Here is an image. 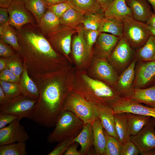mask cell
I'll list each match as a JSON object with an SVG mask.
<instances>
[{
    "mask_svg": "<svg viewBox=\"0 0 155 155\" xmlns=\"http://www.w3.org/2000/svg\"><path fill=\"white\" fill-rule=\"evenodd\" d=\"M20 46L19 52L26 63L43 69L48 61L57 58L58 55L37 24H28L15 29Z\"/></svg>",
    "mask_w": 155,
    "mask_h": 155,
    "instance_id": "6da1fadb",
    "label": "cell"
},
{
    "mask_svg": "<svg viewBox=\"0 0 155 155\" xmlns=\"http://www.w3.org/2000/svg\"><path fill=\"white\" fill-rule=\"evenodd\" d=\"M38 89L39 98L30 119L45 127H55L63 110L66 94L60 83L56 81L41 86Z\"/></svg>",
    "mask_w": 155,
    "mask_h": 155,
    "instance_id": "7a4b0ae2",
    "label": "cell"
},
{
    "mask_svg": "<svg viewBox=\"0 0 155 155\" xmlns=\"http://www.w3.org/2000/svg\"><path fill=\"white\" fill-rule=\"evenodd\" d=\"M84 123L72 112L63 110L59 115L53 132L47 140L50 143L67 139H74L80 133Z\"/></svg>",
    "mask_w": 155,
    "mask_h": 155,
    "instance_id": "3957f363",
    "label": "cell"
},
{
    "mask_svg": "<svg viewBox=\"0 0 155 155\" xmlns=\"http://www.w3.org/2000/svg\"><path fill=\"white\" fill-rule=\"evenodd\" d=\"M82 77L90 91L81 96L96 106L111 107V104L120 96L112 87L104 82L93 79L85 75Z\"/></svg>",
    "mask_w": 155,
    "mask_h": 155,
    "instance_id": "277c9868",
    "label": "cell"
},
{
    "mask_svg": "<svg viewBox=\"0 0 155 155\" xmlns=\"http://www.w3.org/2000/svg\"><path fill=\"white\" fill-rule=\"evenodd\" d=\"M63 110L72 112L84 123L92 124L98 117L97 106L76 93L67 96Z\"/></svg>",
    "mask_w": 155,
    "mask_h": 155,
    "instance_id": "5b68a950",
    "label": "cell"
},
{
    "mask_svg": "<svg viewBox=\"0 0 155 155\" xmlns=\"http://www.w3.org/2000/svg\"><path fill=\"white\" fill-rule=\"evenodd\" d=\"M123 24V37L131 47L136 51L143 46L150 35L146 24L131 17L125 19Z\"/></svg>",
    "mask_w": 155,
    "mask_h": 155,
    "instance_id": "8992f818",
    "label": "cell"
},
{
    "mask_svg": "<svg viewBox=\"0 0 155 155\" xmlns=\"http://www.w3.org/2000/svg\"><path fill=\"white\" fill-rule=\"evenodd\" d=\"M135 50L123 36L108 57L110 62L109 63L119 75L135 58Z\"/></svg>",
    "mask_w": 155,
    "mask_h": 155,
    "instance_id": "52a82bcc",
    "label": "cell"
},
{
    "mask_svg": "<svg viewBox=\"0 0 155 155\" xmlns=\"http://www.w3.org/2000/svg\"><path fill=\"white\" fill-rule=\"evenodd\" d=\"M37 100L24 95H20L0 105V113L12 115L21 119H30Z\"/></svg>",
    "mask_w": 155,
    "mask_h": 155,
    "instance_id": "ba28073f",
    "label": "cell"
},
{
    "mask_svg": "<svg viewBox=\"0 0 155 155\" xmlns=\"http://www.w3.org/2000/svg\"><path fill=\"white\" fill-rule=\"evenodd\" d=\"M7 9L9 24L16 29H20L27 24H36L32 14L26 7L23 0H14Z\"/></svg>",
    "mask_w": 155,
    "mask_h": 155,
    "instance_id": "9c48e42d",
    "label": "cell"
},
{
    "mask_svg": "<svg viewBox=\"0 0 155 155\" xmlns=\"http://www.w3.org/2000/svg\"><path fill=\"white\" fill-rule=\"evenodd\" d=\"M115 113H130L155 118V107L148 106L128 98L119 97L111 105Z\"/></svg>",
    "mask_w": 155,
    "mask_h": 155,
    "instance_id": "30bf717a",
    "label": "cell"
},
{
    "mask_svg": "<svg viewBox=\"0 0 155 155\" xmlns=\"http://www.w3.org/2000/svg\"><path fill=\"white\" fill-rule=\"evenodd\" d=\"M155 86V61H137L133 88H145Z\"/></svg>",
    "mask_w": 155,
    "mask_h": 155,
    "instance_id": "8fae6325",
    "label": "cell"
},
{
    "mask_svg": "<svg viewBox=\"0 0 155 155\" xmlns=\"http://www.w3.org/2000/svg\"><path fill=\"white\" fill-rule=\"evenodd\" d=\"M18 118L9 125L0 129V145L19 142H26L29 138Z\"/></svg>",
    "mask_w": 155,
    "mask_h": 155,
    "instance_id": "7c38bea8",
    "label": "cell"
},
{
    "mask_svg": "<svg viewBox=\"0 0 155 155\" xmlns=\"http://www.w3.org/2000/svg\"><path fill=\"white\" fill-rule=\"evenodd\" d=\"M155 118L151 117L149 122L137 134L130 137L140 153L155 148Z\"/></svg>",
    "mask_w": 155,
    "mask_h": 155,
    "instance_id": "4fadbf2b",
    "label": "cell"
},
{
    "mask_svg": "<svg viewBox=\"0 0 155 155\" xmlns=\"http://www.w3.org/2000/svg\"><path fill=\"white\" fill-rule=\"evenodd\" d=\"M137 62L135 58L129 66L119 75L113 87L120 96H126L133 88Z\"/></svg>",
    "mask_w": 155,
    "mask_h": 155,
    "instance_id": "5bb4252c",
    "label": "cell"
},
{
    "mask_svg": "<svg viewBox=\"0 0 155 155\" xmlns=\"http://www.w3.org/2000/svg\"><path fill=\"white\" fill-rule=\"evenodd\" d=\"M77 32L75 28L63 26L46 37L51 44L57 47L67 56L71 52L72 36Z\"/></svg>",
    "mask_w": 155,
    "mask_h": 155,
    "instance_id": "9a60e30c",
    "label": "cell"
},
{
    "mask_svg": "<svg viewBox=\"0 0 155 155\" xmlns=\"http://www.w3.org/2000/svg\"><path fill=\"white\" fill-rule=\"evenodd\" d=\"M104 14L106 19L122 22L133 17L132 11L127 5L125 0H114L105 10Z\"/></svg>",
    "mask_w": 155,
    "mask_h": 155,
    "instance_id": "2e32d148",
    "label": "cell"
},
{
    "mask_svg": "<svg viewBox=\"0 0 155 155\" xmlns=\"http://www.w3.org/2000/svg\"><path fill=\"white\" fill-rule=\"evenodd\" d=\"M77 34L73 38L72 51L75 61L80 64L89 55L85 40L83 27L81 24L75 28Z\"/></svg>",
    "mask_w": 155,
    "mask_h": 155,
    "instance_id": "e0dca14e",
    "label": "cell"
},
{
    "mask_svg": "<svg viewBox=\"0 0 155 155\" xmlns=\"http://www.w3.org/2000/svg\"><path fill=\"white\" fill-rule=\"evenodd\" d=\"M125 2L132 11L133 18L136 21L146 23L154 13L146 0H125Z\"/></svg>",
    "mask_w": 155,
    "mask_h": 155,
    "instance_id": "ac0fdd59",
    "label": "cell"
},
{
    "mask_svg": "<svg viewBox=\"0 0 155 155\" xmlns=\"http://www.w3.org/2000/svg\"><path fill=\"white\" fill-rule=\"evenodd\" d=\"M95 70L99 78L113 88L119 75L105 58L98 59Z\"/></svg>",
    "mask_w": 155,
    "mask_h": 155,
    "instance_id": "d6986e66",
    "label": "cell"
},
{
    "mask_svg": "<svg viewBox=\"0 0 155 155\" xmlns=\"http://www.w3.org/2000/svg\"><path fill=\"white\" fill-rule=\"evenodd\" d=\"M98 116L107 133L117 139L115 121V113L113 108L106 106H96Z\"/></svg>",
    "mask_w": 155,
    "mask_h": 155,
    "instance_id": "ffe728a7",
    "label": "cell"
},
{
    "mask_svg": "<svg viewBox=\"0 0 155 155\" xmlns=\"http://www.w3.org/2000/svg\"><path fill=\"white\" fill-rule=\"evenodd\" d=\"M124 97L155 107V86L145 88H133L127 95Z\"/></svg>",
    "mask_w": 155,
    "mask_h": 155,
    "instance_id": "44dd1931",
    "label": "cell"
},
{
    "mask_svg": "<svg viewBox=\"0 0 155 155\" xmlns=\"http://www.w3.org/2000/svg\"><path fill=\"white\" fill-rule=\"evenodd\" d=\"M38 25L42 34L46 37L63 26L61 24L60 18L48 9Z\"/></svg>",
    "mask_w": 155,
    "mask_h": 155,
    "instance_id": "7402d4cb",
    "label": "cell"
},
{
    "mask_svg": "<svg viewBox=\"0 0 155 155\" xmlns=\"http://www.w3.org/2000/svg\"><path fill=\"white\" fill-rule=\"evenodd\" d=\"M73 142L80 145L81 148L79 151L81 155L89 154L91 147L93 144L92 124L84 123L81 131L73 139Z\"/></svg>",
    "mask_w": 155,
    "mask_h": 155,
    "instance_id": "603a6c76",
    "label": "cell"
},
{
    "mask_svg": "<svg viewBox=\"0 0 155 155\" xmlns=\"http://www.w3.org/2000/svg\"><path fill=\"white\" fill-rule=\"evenodd\" d=\"M92 124L93 145L96 154L104 155L106 138L103 127L98 117Z\"/></svg>",
    "mask_w": 155,
    "mask_h": 155,
    "instance_id": "cb8c5ba5",
    "label": "cell"
},
{
    "mask_svg": "<svg viewBox=\"0 0 155 155\" xmlns=\"http://www.w3.org/2000/svg\"><path fill=\"white\" fill-rule=\"evenodd\" d=\"M114 117L116 133L119 141L122 146L130 140L127 113H115Z\"/></svg>",
    "mask_w": 155,
    "mask_h": 155,
    "instance_id": "d4e9b609",
    "label": "cell"
},
{
    "mask_svg": "<svg viewBox=\"0 0 155 155\" xmlns=\"http://www.w3.org/2000/svg\"><path fill=\"white\" fill-rule=\"evenodd\" d=\"M121 38L111 34L100 33L96 41L102 55L105 57H108L111 53Z\"/></svg>",
    "mask_w": 155,
    "mask_h": 155,
    "instance_id": "484cf974",
    "label": "cell"
},
{
    "mask_svg": "<svg viewBox=\"0 0 155 155\" xmlns=\"http://www.w3.org/2000/svg\"><path fill=\"white\" fill-rule=\"evenodd\" d=\"M135 58L139 62L155 61V36L150 35L144 45L135 51Z\"/></svg>",
    "mask_w": 155,
    "mask_h": 155,
    "instance_id": "4316f807",
    "label": "cell"
},
{
    "mask_svg": "<svg viewBox=\"0 0 155 155\" xmlns=\"http://www.w3.org/2000/svg\"><path fill=\"white\" fill-rule=\"evenodd\" d=\"M67 2L72 8L84 14L102 11L96 0H68Z\"/></svg>",
    "mask_w": 155,
    "mask_h": 155,
    "instance_id": "83f0119b",
    "label": "cell"
},
{
    "mask_svg": "<svg viewBox=\"0 0 155 155\" xmlns=\"http://www.w3.org/2000/svg\"><path fill=\"white\" fill-rule=\"evenodd\" d=\"M130 136L139 133L150 121L151 117L127 113Z\"/></svg>",
    "mask_w": 155,
    "mask_h": 155,
    "instance_id": "f1b7e54d",
    "label": "cell"
},
{
    "mask_svg": "<svg viewBox=\"0 0 155 155\" xmlns=\"http://www.w3.org/2000/svg\"><path fill=\"white\" fill-rule=\"evenodd\" d=\"M21 83V91L23 95L38 100L39 96L38 88L29 76L26 69H25L23 71Z\"/></svg>",
    "mask_w": 155,
    "mask_h": 155,
    "instance_id": "f546056e",
    "label": "cell"
},
{
    "mask_svg": "<svg viewBox=\"0 0 155 155\" xmlns=\"http://www.w3.org/2000/svg\"><path fill=\"white\" fill-rule=\"evenodd\" d=\"M26 8L32 14L38 24L48 7L43 0H23Z\"/></svg>",
    "mask_w": 155,
    "mask_h": 155,
    "instance_id": "4dcf8cb0",
    "label": "cell"
},
{
    "mask_svg": "<svg viewBox=\"0 0 155 155\" xmlns=\"http://www.w3.org/2000/svg\"><path fill=\"white\" fill-rule=\"evenodd\" d=\"M84 14L71 7L68 9L60 18L63 26L75 28L82 24Z\"/></svg>",
    "mask_w": 155,
    "mask_h": 155,
    "instance_id": "1f68e13d",
    "label": "cell"
},
{
    "mask_svg": "<svg viewBox=\"0 0 155 155\" xmlns=\"http://www.w3.org/2000/svg\"><path fill=\"white\" fill-rule=\"evenodd\" d=\"M98 30L100 33L108 32L121 38L123 36V22L109 20L104 17L100 25Z\"/></svg>",
    "mask_w": 155,
    "mask_h": 155,
    "instance_id": "d6a6232c",
    "label": "cell"
},
{
    "mask_svg": "<svg viewBox=\"0 0 155 155\" xmlns=\"http://www.w3.org/2000/svg\"><path fill=\"white\" fill-rule=\"evenodd\" d=\"M0 38L15 50L19 52L20 51V46L16 31L9 24L3 27L2 32L0 33Z\"/></svg>",
    "mask_w": 155,
    "mask_h": 155,
    "instance_id": "836d02e7",
    "label": "cell"
},
{
    "mask_svg": "<svg viewBox=\"0 0 155 155\" xmlns=\"http://www.w3.org/2000/svg\"><path fill=\"white\" fill-rule=\"evenodd\" d=\"M102 11L98 13H90L84 14L82 23L83 28L85 30H98L101 22L104 17Z\"/></svg>",
    "mask_w": 155,
    "mask_h": 155,
    "instance_id": "e575fe53",
    "label": "cell"
},
{
    "mask_svg": "<svg viewBox=\"0 0 155 155\" xmlns=\"http://www.w3.org/2000/svg\"><path fill=\"white\" fill-rule=\"evenodd\" d=\"M0 155H26V142H19L0 145Z\"/></svg>",
    "mask_w": 155,
    "mask_h": 155,
    "instance_id": "d590c367",
    "label": "cell"
},
{
    "mask_svg": "<svg viewBox=\"0 0 155 155\" xmlns=\"http://www.w3.org/2000/svg\"><path fill=\"white\" fill-rule=\"evenodd\" d=\"M0 86L5 94L7 102L20 96L21 88L17 84L0 80Z\"/></svg>",
    "mask_w": 155,
    "mask_h": 155,
    "instance_id": "8d00e7d4",
    "label": "cell"
},
{
    "mask_svg": "<svg viewBox=\"0 0 155 155\" xmlns=\"http://www.w3.org/2000/svg\"><path fill=\"white\" fill-rule=\"evenodd\" d=\"M104 131L106 138L104 155H120L122 146L119 140L108 135L104 129Z\"/></svg>",
    "mask_w": 155,
    "mask_h": 155,
    "instance_id": "74e56055",
    "label": "cell"
},
{
    "mask_svg": "<svg viewBox=\"0 0 155 155\" xmlns=\"http://www.w3.org/2000/svg\"><path fill=\"white\" fill-rule=\"evenodd\" d=\"M84 30L88 51L89 55H90L92 46L96 41L97 37L100 32L98 30Z\"/></svg>",
    "mask_w": 155,
    "mask_h": 155,
    "instance_id": "f35d334b",
    "label": "cell"
},
{
    "mask_svg": "<svg viewBox=\"0 0 155 155\" xmlns=\"http://www.w3.org/2000/svg\"><path fill=\"white\" fill-rule=\"evenodd\" d=\"M74 139H67L59 142L54 149L48 155H62L64 154L69 147L74 142Z\"/></svg>",
    "mask_w": 155,
    "mask_h": 155,
    "instance_id": "ab89813d",
    "label": "cell"
},
{
    "mask_svg": "<svg viewBox=\"0 0 155 155\" xmlns=\"http://www.w3.org/2000/svg\"><path fill=\"white\" fill-rule=\"evenodd\" d=\"M140 152L135 145L129 140L122 145L120 155H138Z\"/></svg>",
    "mask_w": 155,
    "mask_h": 155,
    "instance_id": "60d3db41",
    "label": "cell"
},
{
    "mask_svg": "<svg viewBox=\"0 0 155 155\" xmlns=\"http://www.w3.org/2000/svg\"><path fill=\"white\" fill-rule=\"evenodd\" d=\"M71 7L67 1L48 7V9L54 13L60 18L63 14Z\"/></svg>",
    "mask_w": 155,
    "mask_h": 155,
    "instance_id": "b9f144b4",
    "label": "cell"
},
{
    "mask_svg": "<svg viewBox=\"0 0 155 155\" xmlns=\"http://www.w3.org/2000/svg\"><path fill=\"white\" fill-rule=\"evenodd\" d=\"M15 56L8 57V60L7 64V67L16 76L19 78L20 75L22 71V68L20 63L14 58Z\"/></svg>",
    "mask_w": 155,
    "mask_h": 155,
    "instance_id": "7bdbcfd3",
    "label": "cell"
},
{
    "mask_svg": "<svg viewBox=\"0 0 155 155\" xmlns=\"http://www.w3.org/2000/svg\"><path fill=\"white\" fill-rule=\"evenodd\" d=\"M19 79L7 67L2 70L0 73V80L16 83L18 82Z\"/></svg>",
    "mask_w": 155,
    "mask_h": 155,
    "instance_id": "ee69618b",
    "label": "cell"
},
{
    "mask_svg": "<svg viewBox=\"0 0 155 155\" xmlns=\"http://www.w3.org/2000/svg\"><path fill=\"white\" fill-rule=\"evenodd\" d=\"M0 55L1 56L9 57L14 55L11 48L1 39H0Z\"/></svg>",
    "mask_w": 155,
    "mask_h": 155,
    "instance_id": "f6af8a7d",
    "label": "cell"
},
{
    "mask_svg": "<svg viewBox=\"0 0 155 155\" xmlns=\"http://www.w3.org/2000/svg\"><path fill=\"white\" fill-rule=\"evenodd\" d=\"M18 117L9 114L0 113V129L5 127L8 124L12 122Z\"/></svg>",
    "mask_w": 155,
    "mask_h": 155,
    "instance_id": "bcb514c9",
    "label": "cell"
},
{
    "mask_svg": "<svg viewBox=\"0 0 155 155\" xmlns=\"http://www.w3.org/2000/svg\"><path fill=\"white\" fill-rule=\"evenodd\" d=\"M9 17L7 8L0 7V26L4 27L9 24Z\"/></svg>",
    "mask_w": 155,
    "mask_h": 155,
    "instance_id": "7dc6e473",
    "label": "cell"
},
{
    "mask_svg": "<svg viewBox=\"0 0 155 155\" xmlns=\"http://www.w3.org/2000/svg\"><path fill=\"white\" fill-rule=\"evenodd\" d=\"M73 142L68 148L64 154V155H81L80 152L77 151L78 144Z\"/></svg>",
    "mask_w": 155,
    "mask_h": 155,
    "instance_id": "c3c4849f",
    "label": "cell"
},
{
    "mask_svg": "<svg viewBox=\"0 0 155 155\" xmlns=\"http://www.w3.org/2000/svg\"><path fill=\"white\" fill-rule=\"evenodd\" d=\"M114 0H96L100 5L102 11L104 12L108 6Z\"/></svg>",
    "mask_w": 155,
    "mask_h": 155,
    "instance_id": "681fc988",
    "label": "cell"
},
{
    "mask_svg": "<svg viewBox=\"0 0 155 155\" xmlns=\"http://www.w3.org/2000/svg\"><path fill=\"white\" fill-rule=\"evenodd\" d=\"M47 7L61 3L66 2L68 0H43Z\"/></svg>",
    "mask_w": 155,
    "mask_h": 155,
    "instance_id": "f907efd6",
    "label": "cell"
},
{
    "mask_svg": "<svg viewBox=\"0 0 155 155\" xmlns=\"http://www.w3.org/2000/svg\"><path fill=\"white\" fill-rule=\"evenodd\" d=\"M146 24L147 25L155 28V13H153Z\"/></svg>",
    "mask_w": 155,
    "mask_h": 155,
    "instance_id": "816d5d0a",
    "label": "cell"
},
{
    "mask_svg": "<svg viewBox=\"0 0 155 155\" xmlns=\"http://www.w3.org/2000/svg\"><path fill=\"white\" fill-rule=\"evenodd\" d=\"M7 102V100L5 94L2 88L0 86V105L3 104Z\"/></svg>",
    "mask_w": 155,
    "mask_h": 155,
    "instance_id": "f5cc1de1",
    "label": "cell"
},
{
    "mask_svg": "<svg viewBox=\"0 0 155 155\" xmlns=\"http://www.w3.org/2000/svg\"><path fill=\"white\" fill-rule=\"evenodd\" d=\"M14 0H0V7L8 8Z\"/></svg>",
    "mask_w": 155,
    "mask_h": 155,
    "instance_id": "db71d44e",
    "label": "cell"
},
{
    "mask_svg": "<svg viewBox=\"0 0 155 155\" xmlns=\"http://www.w3.org/2000/svg\"><path fill=\"white\" fill-rule=\"evenodd\" d=\"M142 155H155V148L147 151L140 153Z\"/></svg>",
    "mask_w": 155,
    "mask_h": 155,
    "instance_id": "11a10c76",
    "label": "cell"
},
{
    "mask_svg": "<svg viewBox=\"0 0 155 155\" xmlns=\"http://www.w3.org/2000/svg\"><path fill=\"white\" fill-rule=\"evenodd\" d=\"M5 60L3 59H0V70L2 71L5 68L6 65Z\"/></svg>",
    "mask_w": 155,
    "mask_h": 155,
    "instance_id": "9f6ffc18",
    "label": "cell"
},
{
    "mask_svg": "<svg viewBox=\"0 0 155 155\" xmlns=\"http://www.w3.org/2000/svg\"><path fill=\"white\" fill-rule=\"evenodd\" d=\"M147 26L149 31L150 35L155 36V28L148 25Z\"/></svg>",
    "mask_w": 155,
    "mask_h": 155,
    "instance_id": "6f0895ef",
    "label": "cell"
},
{
    "mask_svg": "<svg viewBox=\"0 0 155 155\" xmlns=\"http://www.w3.org/2000/svg\"><path fill=\"white\" fill-rule=\"evenodd\" d=\"M152 6L154 13H155V0H146Z\"/></svg>",
    "mask_w": 155,
    "mask_h": 155,
    "instance_id": "680465c9",
    "label": "cell"
}]
</instances>
